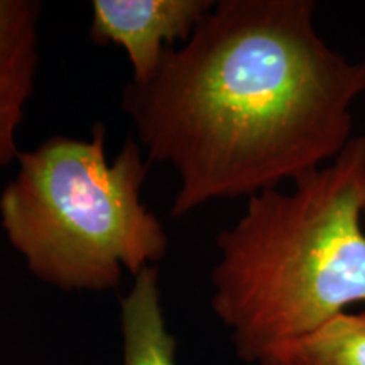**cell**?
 <instances>
[{
    "instance_id": "1",
    "label": "cell",
    "mask_w": 365,
    "mask_h": 365,
    "mask_svg": "<svg viewBox=\"0 0 365 365\" xmlns=\"http://www.w3.org/2000/svg\"><path fill=\"white\" fill-rule=\"evenodd\" d=\"M313 0H220L122 108L148 161L180 180L171 215L252 196L331 163L354 139L365 61L322 38Z\"/></svg>"
},
{
    "instance_id": "2",
    "label": "cell",
    "mask_w": 365,
    "mask_h": 365,
    "mask_svg": "<svg viewBox=\"0 0 365 365\" xmlns=\"http://www.w3.org/2000/svg\"><path fill=\"white\" fill-rule=\"evenodd\" d=\"M365 137L293 188L249 196L217 237L212 308L237 357L261 365L277 349L365 304Z\"/></svg>"
},
{
    "instance_id": "3",
    "label": "cell",
    "mask_w": 365,
    "mask_h": 365,
    "mask_svg": "<svg viewBox=\"0 0 365 365\" xmlns=\"http://www.w3.org/2000/svg\"><path fill=\"white\" fill-rule=\"evenodd\" d=\"M107 129L54 135L17 158L0 193V225L36 279L61 291L102 293L158 266L170 247L143 202L150 163L135 139L107 159Z\"/></svg>"
},
{
    "instance_id": "4",
    "label": "cell",
    "mask_w": 365,
    "mask_h": 365,
    "mask_svg": "<svg viewBox=\"0 0 365 365\" xmlns=\"http://www.w3.org/2000/svg\"><path fill=\"white\" fill-rule=\"evenodd\" d=\"M215 2L212 0H93L90 39L97 46H120L127 54L130 83L156 75L176 41L186 43Z\"/></svg>"
},
{
    "instance_id": "5",
    "label": "cell",
    "mask_w": 365,
    "mask_h": 365,
    "mask_svg": "<svg viewBox=\"0 0 365 365\" xmlns=\"http://www.w3.org/2000/svg\"><path fill=\"white\" fill-rule=\"evenodd\" d=\"M38 0H0V166L17 161V130L39 66Z\"/></svg>"
},
{
    "instance_id": "6",
    "label": "cell",
    "mask_w": 365,
    "mask_h": 365,
    "mask_svg": "<svg viewBox=\"0 0 365 365\" xmlns=\"http://www.w3.org/2000/svg\"><path fill=\"white\" fill-rule=\"evenodd\" d=\"M124 365H176V340L166 327L159 267L137 274L120 299Z\"/></svg>"
},
{
    "instance_id": "7",
    "label": "cell",
    "mask_w": 365,
    "mask_h": 365,
    "mask_svg": "<svg viewBox=\"0 0 365 365\" xmlns=\"http://www.w3.org/2000/svg\"><path fill=\"white\" fill-rule=\"evenodd\" d=\"M261 365H365V308L339 314L304 339L277 349Z\"/></svg>"
},
{
    "instance_id": "8",
    "label": "cell",
    "mask_w": 365,
    "mask_h": 365,
    "mask_svg": "<svg viewBox=\"0 0 365 365\" xmlns=\"http://www.w3.org/2000/svg\"><path fill=\"white\" fill-rule=\"evenodd\" d=\"M364 223H365V208H364Z\"/></svg>"
}]
</instances>
